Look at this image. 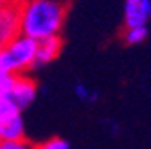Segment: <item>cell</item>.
Wrapping results in <instances>:
<instances>
[{
    "label": "cell",
    "mask_w": 151,
    "mask_h": 149,
    "mask_svg": "<svg viewBox=\"0 0 151 149\" xmlns=\"http://www.w3.org/2000/svg\"><path fill=\"white\" fill-rule=\"evenodd\" d=\"M69 10V0H22L20 34L35 41L59 36Z\"/></svg>",
    "instance_id": "cell-1"
},
{
    "label": "cell",
    "mask_w": 151,
    "mask_h": 149,
    "mask_svg": "<svg viewBox=\"0 0 151 149\" xmlns=\"http://www.w3.org/2000/svg\"><path fill=\"white\" fill-rule=\"evenodd\" d=\"M36 41L18 34L12 41L0 46V72L7 75H25L35 69Z\"/></svg>",
    "instance_id": "cell-2"
},
{
    "label": "cell",
    "mask_w": 151,
    "mask_h": 149,
    "mask_svg": "<svg viewBox=\"0 0 151 149\" xmlns=\"http://www.w3.org/2000/svg\"><path fill=\"white\" fill-rule=\"evenodd\" d=\"M12 79V75L0 72V143L25 138L23 112H20L8 97Z\"/></svg>",
    "instance_id": "cell-3"
},
{
    "label": "cell",
    "mask_w": 151,
    "mask_h": 149,
    "mask_svg": "<svg viewBox=\"0 0 151 149\" xmlns=\"http://www.w3.org/2000/svg\"><path fill=\"white\" fill-rule=\"evenodd\" d=\"M38 93V85L30 75H15L12 79L10 89H8V97L15 103V107L20 112L27 110L35 102Z\"/></svg>",
    "instance_id": "cell-4"
},
{
    "label": "cell",
    "mask_w": 151,
    "mask_h": 149,
    "mask_svg": "<svg viewBox=\"0 0 151 149\" xmlns=\"http://www.w3.org/2000/svg\"><path fill=\"white\" fill-rule=\"evenodd\" d=\"M151 20V0H125L123 25L125 28L148 26Z\"/></svg>",
    "instance_id": "cell-5"
},
{
    "label": "cell",
    "mask_w": 151,
    "mask_h": 149,
    "mask_svg": "<svg viewBox=\"0 0 151 149\" xmlns=\"http://www.w3.org/2000/svg\"><path fill=\"white\" fill-rule=\"evenodd\" d=\"M20 4L22 0L0 10V46L20 34Z\"/></svg>",
    "instance_id": "cell-6"
},
{
    "label": "cell",
    "mask_w": 151,
    "mask_h": 149,
    "mask_svg": "<svg viewBox=\"0 0 151 149\" xmlns=\"http://www.w3.org/2000/svg\"><path fill=\"white\" fill-rule=\"evenodd\" d=\"M63 49V39L61 36L48 38L43 41H36V54H35V69L51 64Z\"/></svg>",
    "instance_id": "cell-7"
},
{
    "label": "cell",
    "mask_w": 151,
    "mask_h": 149,
    "mask_svg": "<svg viewBox=\"0 0 151 149\" xmlns=\"http://www.w3.org/2000/svg\"><path fill=\"white\" fill-rule=\"evenodd\" d=\"M148 38V26H133L125 28L123 31V41L128 46H138L146 41Z\"/></svg>",
    "instance_id": "cell-8"
},
{
    "label": "cell",
    "mask_w": 151,
    "mask_h": 149,
    "mask_svg": "<svg viewBox=\"0 0 151 149\" xmlns=\"http://www.w3.org/2000/svg\"><path fill=\"white\" fill-rule=\"evenodd\" d=\"M74 95L79 98L82 103H89V105L95 103V102L99 100V97H100V93L95 89H92V87H89L87 84H82V82L74 85Z\"/></svg>",
    "instance_id": "cell-9"
},
{
    "label": "cell",
    "mask_w": 151,
    "mask_h": 149,
    "mask_svg": "<svg viewBox=\"0 0 151 149\" xmlns=\"http://www.w3.org/2000/svg\"><path fill=\"white\" fill-rule=\"evenodd\" d=\"M35 149H71V144L64 138L54 136V138H49L46 141H43L41 144L35 146Z\"/></svg>",
    "instance_id": "cell-10"
},
{
    "label": "cell",
    "mask_w": 151,
    "mask_h": 149,
    "mask_svg": "<svg viewBox=\"0 0 151 149\" xmlns=\"http://www.w3.org/2000/svg\"><path fill=\"white\" fill-rule=\"evenodd\" d=\"M0 149H35V146L27 139H15V141H2Z\"/></svg>",
    "instance_id": "cell-11"
},
{
    "label": "cell",
    "mask_w": 151,
    "mask_h": 149,
    "mask_svg": "<svg viewBox=\"0 0 151 149\" xmlns=\"http://www.w3.org/2000/svg\"><path fill=\"white\" fill-rule=\"evenodd\" d=\"M13 2H18V0H0V10H2V8H5L7 5L13 4Z\"/></svg>",
    "instance_id": "cell-12"
}]
</instances>
